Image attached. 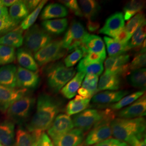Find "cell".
<instances>
[{"label":"cell","mask_w":146,"mask_h":146,"mask_svg":"<svg viewBox=\"0 0 146 146\" xmlns=\"http://www.w3.org/2000/svg\"><path fill=\"white\" fill-rule=\"evenodd\" d=\"M62 108V102L58 98L41 93L37 99L36 111L27 125L28 131L39 138L50 127Z\"/></svg>","instance_id":"1"},{"label":"cell","mask_w":146,"mask_h":146,"mask_svg":"<svg viewBox=\"0 0 146 146\" xmlns=\"http://www.w3.org/2000/svg\"><path fill=\"white\" fill-rule=\"evenodd\" d=\"M112 135L122 142L128 141L131 137L146 134V120L143 117L134 119H114L110 123Z\"/></svg>","instance_id":"2"},{"label":"cell","mask_w":146,"mask_h":146,"mask_svg":"<svg viewBox=\"0 0 146 146\" xmlns=\"http://www.w3.org/2000/svg\"><path fill=\"white\" fill-rule=\"evenodd\" d=\"M73 67L68 68L61 62L53 63L45 70L48 87L54 93H58L75 74Z\"/></svg>","instance_id":"3"},{"label":"cell","mask_w":146,"mask_h":146,"mask_svg":"<svg viewBox=\"0 0 146 146\" xmlns=\"http://www.w3.org/2000/svg\"><path fill=\"white\" fill-rule=\"evenodd\" d=\"M35 104V99L27 94L17 100L6 110V115L13 123L21 124L25 122L31 115Z\"/></svg>","instance_id":"4"},{"label":"cell","mask_w":146,"mask_h":146,"mask_svg":"<svg viewBox=\"0 0 146 146\" xmlns=\"http://www.w3.org/2000/svg\"><path fill=\"white\" fill-rule=\"evenodd\" d=\"M52 36L42 27L34 25L30 27L23 36L24 48L29 52L35 54L52 41Z\"/></svg>","instance_id":"5"},{"label":"cell","mask_w":146,"mask_h":146,"mask_svg":"<svg viewBox=\"0 0 146 146\" xmlns=\"http://www.w3.org/2000/svg\"><path fill=\"white\" fill-rule=\"evenodd\" d=\"M114 119L113 110L107 109L105 117L92 128L85 139L84 143L87 146H93L110 139L112 136L110 123Z\"/></svg>","instance_id":"6"},{"label":"cell","mask_w":146,"mask_h":146,"mask_svg":"<svg viewBox=\"0 0 146 146\" xmlns=\"http://www.w3.org/2000/svg\"><path fill=\"white\" fill-rule=\"evenodd\" d=\"M66 50L63 48L60 40L52 41L34 54V58L37 64L43 66L49 63L54 62L63 58Z\"/></svg>","instance_id":"7"},{"label":"cell","mask_w":146,"mask_h":146,"mask_svg":"<svg viewBox=\"0 0 146 146\" xmlns=\"http://www.w3.org/2000/svg\"><path fill=\"white\" fill-rule=\"evenodd\" d=\"M107 111V109L105 110L95 109L84 110L73 116V124L76 128L83 131H89L104 118Z\"/></svg>","instance_id":"8"},{"label":"cell","mask_w":146,"mask_h":146,"mask_svg":"<svg viewBox=\"0 0 146 146\" xmlns=\"http://www.w3.org/2000/svg\"><path fill=\"white\" fill-rule=\"evenodd\" d=\"M87 34V32L81 22L73 21L61 40L63 48L68 52L74 51L80 46L84 37Z\"/></svg>","instance_id":"9"},{"label":"cell","mask_w":146,"mask_h":146,"mask_svg":"<svg viewBox=\"0 0 146 146\" xmlns=\"http://www.w3.org/2000/svg\"><path fill=\"white\" fill-rule=\"evenodd\" d=\"M130 56L127 54H121L117 56H110L104 62L106 72L121 75H127L130 70Z\"/></svg>","instance_id":"10"},{"label":"cell","mask_w":146,"mask_h":146,"mask_svg":"<svg viewBox=\"0 0 146 146\" xmlns=\"http://www.w3.org/2000/svg\"><path fill=\"white\" fill-rule=\"evenodd\" d=\"M74 125L72 119L66 114H59L48 129V135L52 140L73 129Z\"/></svg>","instance_id":"11"},{"label":"cell","mask_w":146,"mask_h":146,"mask_svg":"<svg viewBox=\"0 0 146 146\" xmlns=\"http://www.w3.org/2000/svg\"><path fill=\"white\" fill-rule=\"evenodd\" d=\"M40 78L38 72H34L19 66L16 71V88L34 89L38 87Z\"/></svg>","instance_id":"12"},{"label":"cell","mask_w":146,"mask_h":146,"mask_svg":"<svg viewBox=\"0 0 146 146\" xmlns=\"http://www.w3.org/2000/svg\"><path fill=\"white\" fill-rule=\"evenodd\" d=\"M28 90L0 86V111L5 112L11 104L27 94Z\"/></svg>","instance_id":"13"},{"label":"cell","mask_w":146,"mask_h":146,"mask_svg":"<svg viewBox=\"0 0 146 146\" xmlns=\"http://www.w3.org/2000/svg\"><path fill=\"white\" fill-rule=\"evenodd\" d=\"M80 48L83 51L84 56L88 52H94L106 56L104 41L100 37L87 33L83 38Z\"/></svg>","instance_id":"14"},{"label":"cell","mask_w":146,"mask_h":146,"mask_svg":"<svg viewBox=\"0 0 146 146\" xmlns=\"http://www.w3.org/2000/svg\"><path fill=\"white\" fill-rule=\"evenodd\" d=\"M146 96L143 95L133 104L121 110L117 113L120 118L134 119L146 115Z\"/></svg>","instance_id":"15"},{"label":"cell","mask_w":146,"mask_h":146,"mask_svg":"<svg viewBox=\"0 0 146 146\" xmlns=\"http://www.w3.org/2000/svg\"><path fill=\"white\" fill-rule=\"evenodd\" d=\"M125 27V20L122 12H116L106 20L104 26L99 33L110 37H114L119 31Z\"/></svg>","instance_id":"16"},{"label":"cell","mask_w":146,"mask_h":146,"mask_svg":"<svg viewBox=\"0 0 146 146\" xmlns=\"http://www.w3.org/2000/svg\"><path fill=\"white\" fill-rule=\"evenodd\" d=\"M84 139V131L75 128L52 141L55 146H76L82 143Z\"/></svg>","instance_id":"17"},{"label":"cell","mask_w":146,"mask_h":146,"mask_svg":"<svg viewBox=\"0 0 146 146\" xmlns=\"http://www.w3.org/2000/svg\"><path fill=\"white\" fill-rule=\"evenodd\" d=\"M128 93L127 90L105 91L94 95L92 97V102L99 104L116 103Z\"/></svg>","instance_id":"18"},{"label":"cell","mask_w":146,"mask_h":146,"mask_svg":"<svg viewBox=\"0 0 146 146\" xmlns=\"http://www.w3.org/2000/svg\"><path fill=\"white\" fill-rule=\"evenodd\" d=\"M15 141L14 123L8 120L0 122V143L4 146H14Z\"/></svg>","instance_id":"19"},{"label":"cell","mask_w":146,"mask_h":146,"mask_svg":"<svg viewBox=\"0 0 146 146\" xmlns=\"http://www.w3.org/2000/svg\"><path fill=\"white\" fill-rule=\"evenodd\" d=\"M17 67L8 64L0 68V86L11 88H16Z\"/></svg>","instance_id":"20"},{"label":"cell","mask_w":146,"mask_h":146,"mask_svg":"<svg viewBox=\"0 0 146 146\" xmlns=\"http://www.w3.org/2000/svg\"><path fill=\"white\" fill-rule=\"evenodd\" d=\"M120 76L104 72L98 82V91H115L120 88Z\"/></svg>","instance_id":"21"},{"label":"cell","mask_w":146,"mask_h":146,"mask_svg":"<svg viewBox=\"0 0 146 146\" xmlns=\"http://www.w3.org/2000/svg\"><path fill=\"white\" fill-rule=\"evenodd\" d=\"M16 57L20 67L32 72H36L38 70L37 64L31 52L25 48H19L16 52Z\"/></svg>","instance_id":"22"},{"label":"cell","mask_w":146,"mask_h":146,"mask_svg":"<svg viewBox=\"0 0 146 146\" xmlns=\"http://www.w3.org/2000/svg\"><path fill=\"white\" fill-rule=\"evenodd\" d=\"M67 9L58 3H49L46 5L42 11L40 18L46 21L52 19L62 18L68 15Z\"/></svg>","instance_id":"23"},{"label":"cell","mask_w":146,"mask_h":146,"mask_svg":"<svg viewBox=\"0 0 146 146\" xmlns=\"http://www.w3.org/2000/svg\"><path fill=\"white\" fill-rule=\"evenodd\" d=\"M86 74L83 72H78L66 84L61 90V93L63 96L68 99H71L77 93L81 87Z\"/></svg>","instance_id":"24"},{"label":"cell","mask_w":146,"mask_h":146,"mask_svg":"<svg viewBox=\"0 0 146 146\" xmlns=\"http://www.w3.org/2000/svg\"><path fill=\"white\" fill-rule=\"evenodd\" d=\"M23 30L20 26L0 37V45L20 48L23 43Z\"/></svg>","instance_id":"25"},{"label":"cell","mask_w":146,"mask_h":146,"mask_svg":"<svg viewBox=\"0 0 146 146\" xmlns=\"http://www.w3.org/2000/svg\"><path fill=\"white\" fill-rule=\"evenodd\" d=\"M68 20L65 18L43 21L42 28L50 35H58L62 34L68 26Z\"/></svg>","instance_id":"26"},{"label":"cell","mask_w":146,"mask_h":146,"mask_svg":"<svg viewBox=\"0 0 146 146\" xmlns=\"http://www.w3.org/2000/svg\"><path fill=\"white\" fill-rule=\"evenodd\" d=\"M9 16L12 21L19 25L29 14L24 1H16L9 10Z\"/></svg>","instance_id":"27"},{"label":"cell","mask_w":146,"mask_h":146,"mask_svg":"<svg viewBox=\"0 0 146 146\" xmlns=\"http://www.w3.org/2000/svg\"><path fill=\"white\" fill-rule=\"evenodd\" d=\"M78 3L83 16L88 20H93L99 13L101 7L99 4L94 0H81Z\"/></svg>","instance_id":"28"},{"label":"cell","mask_w":146,"mask_h":146,"mask_svg":"<svg viewBox=\"0 0 146 146\" xmlns=\"http://www.w3.org/2000/svg\"><path fill=\"white\" fill-rule=\"evenodd\" d=\"M90 99H84L77 95L74 99L69 102L66 107L67 115H76L79 113L86 110L90 104Z\"/></svg>","instance_id":"29"},{"label":"cell","mask_w":146,"mask_h":146,"mask_svg":"<svg viewBox=\"0 0 146 146\" xmlns=\"http://www.w3.org/2000/svg\"><path fill=\"white\" fill-rule=\"evenodd\" d=\"M104 38L106 44L107 52L110 56L123 54L128 50L127 48V43H121L110 37L104 36Z\"/></svg>","instance_id":"30"},{"label":"cell","mask_w":146,"mask_h":146,"mask_svg":"<svg viewBox=\"0 0 146 146\" xmlns=\"http://www.w3.org/2000/svg\"><path fill=\"white\" fill-rule=\"evenodd\" d=\"M128 80L131 86L137 88H146V68L133 70L128 76Z\"/></svg>","instance_id":"31"},{"label":"cell","mask_w":146,"mask_h":146,"mask_svg":"<svg viewBox=\"0 0 146 146\" xmlns=\"http://www.w3.org/2000/svg\"><path fill=\"white\" fill-rule=\"evenodd\" d=\"M36 137L31 133L22 127H19L15 134V146H31Z\"/></svg>","instance_id":"32"},{"label":"cell","mask_w":146,"mask_h":146,"mask_svg":"<svg viewBox=\"0 0 146 146\" xmlns=\"http://www.w3.org/2000/svg\"><path fill=\"white\" fill-rule=\"evenodd\" d=\"M77 69L78 72H83L86 74H92L99 76L104 72L103 63H86L82 60L78 63Z\"/></svg>","instance_id":"33"},{"label":"cell","mask_w":146,"mask_h":146,"mask_svg":"<svg viewBox=\"0 0 146 146\" xmlns=\"http://www.w3.org/2000/svg\"><path fill=\"white\" fill-rule=\"evenodd\" d=\"M144 7V3L140 1L132 0L128 2L123 7L124 20L129 21L136 14L140 13Z\"/></svg>","instance_id":"34"},{"label":"cell","mask_w":146,"mask_h":146,"mask_svg":"<svg viewBox=\"0 0 146 146\" xmlns=\"http://www.w3.org/2000/svg\"><path fill=\"white\" fill-rule=\"evenodd\" d=\"M146 22L143 23L131 38V40L127 43L128 50L140 47L146 38Z\"/></svg>","instance_id":"35"},{"label":"cell","mask_w":146,"mask_h":146,"mask_svg":"<svg viewBox=\"0 0 146 146\" xmlns=\"http://www.w3.org/2000/svg\"><path fill=\"white\" fill-rule=\"evenodd\" d=\"M144 93L145 92L143 90H140L125 96L122 99L120 100L119 102L111 104L110 106V108L113 110H121L133 104L136 100L144 95Z\"/></svg>","instance_id":"36"},{"label":"cell","mask_w":146,"mask_h":146,"mask_svg":"<svg viewBox=\"0 0 146 146\" xmlns=\"http://www.w3.org/2000/svg\"><path fill=\"white\" fill-rule=\"evenodd\" d=\"M16 58L15 48L0 45V66L10 64Z\"/></svg>","instance_id":"37"},{"label":"cell","mask_w":146,"mask_h":146,"mask_svg":"<svg viewBox=\"0 0 146 146\" xmlns=\"http://www.w3.org/2000/svg\"><path fill=\"white\" fill-rule=\"evenodd\" d=\"M81 88L86 90L91 98L96 94L99 82V76L92 74H86Z\"/></svg>","instance_id":"38"},{"label":"cell","mask_w":146,"mask_h":146,"mask_svg":"<svg viewBox=\"0 0 146 146\" xmlns=\"http://www.w3.org/2000/svg\"><path fill=\"white\" fill-rule=\"evenodd\" d=\"M47 2V1H41L36 8L33 11H32L31 13L29 14L26 18L21 22L20 27L23 31L27 30L30 27L34 25L41 11H42L43 7Z\"/></svg>","instance_id":"39"},{"label":"cell","mask_w":146,"mask_h":146,"mask_svg":"<svg viewBox=\"0 0 146 146\" xmlns=\"http://www.w3.org/2000/svg\"><path fill=\"white\" fill-rule=\"evenodd\" d=\"M145 22H146L145 16L142 12H140L133 17L127 22L125 28L129 35L131 37L136 31Z\"/></svg>","instance_id":"40"},{"label":"cell","mask_w":146,"mask_h":146,"mask_svg":"<svg viewBox=\"0 0 146 146\" xmlns=\"http://www.w3.org/2000/svg\"><path fill=\"white\" fill-rule=\"evenodd\" d=\"M83 56H84L83 51L80 47L77 48L64 58V64L68 68H71L81 60Z\"/></svg>","instance_id":"41"},{"label":"cell","mask_w":146,"mask_h":146,"mask_svg":"<svg viewBox=\"0 0 146 146\" xmlns=\"http://www.w3.org/2000/svg\"><path fill=\"white\" fill-rule=\"evenodd\" d=\"M17 26L18 25L12 21L9 16L0 17V37L15 29Z\"/></svg>","instance_id":"42"},{"label":"cell","mask_w":146,"mask_h":146,"mask_svg":"<svg viewBox=\"0 0 146 146\" xmlns=\"http://www.w3.org/2000/svg\"><path fill=\"white\" fill-rule=\"evenodd\" d=\"M146 52H140L136 54L129 64L130 70L140 69L146 66Z\"/></svg>","instance_id":"43"},{"label":"cell","mask_w":146,"mask_h":146,"mask_svg":"<svg viewBox=\"0 0 146 146\" xmlns=\"http://www.w3.org/2000/svg\"><path fill=\"white\" fill-rule=\"evenodd\" d=\"M61 2L64 5L65 7H66L68 8L75 15L78 16L79 17L84 16L77 1L65 0V1H61Z\"/></svg>","instance_id":"44"},{"label":"cell","mask_w":146,"mask_h":146,"mask_svg":"<svg viewBox=\"0 0 146 146\" xmlns=\"http://www.w3.org/2000/svg\"><path fill=\"white\" fill-rule=\"evenodd\" d=\"M106 58V56H103L94 52H88L82 60L86 63H96L102 62Z\"/></svg>","instance_id":"45"},{"label":"cell","mask_w":146,"mask_h":146,"mask_svg":"<svg viewBox=\"0 0 146 146\" xmlns=\"http://www.w3.org/2000/svg\"><path fill=\"white\" fill-rule=\"evenodd\" d=\"M146 134L139 136H134L127 142L131 146H146Z\"/></svg>","instance_id":"46"},{"label":"cell","mask_w":146,"mask_h":146,"mask_svg":"<svg viewBox=\"0 0 146 146\" xmlns=\"http://www.w3.org/2000/svg\"><path fill=\"white\" fill-rule=\"evenodd\" d=\"M127 144L116 139L110 138L92 146H126Z\"/></svg>","instance_id":"47"},{"label":"cell","mask_w":146,"mask_h":146,"mask_svg":"<svg viewBox=\"0 0 146 146\" xmlns=\"http://www.w3.org/2000/svg\"><path fill=\"white\" fill-rule=\"evenodd\" d=\"M114 40L122 44H126L131 39V36L124 27L114 37Z\"/></svg>","instance_id":"48"},{"label":"cell","mask_w":146,"mask_h":146,"mask_svg":"<svg viewBox=\"0 0 146 146\" xmlns=\"http://www.w3.org/2000/svg\"><path fill=\"white\" fill-rule=\"evenodd\" d=\"M38 146H55L50 137L46 133L43 132L40 135L38 142Z\"/></svg>","instance_id":"49"},{"label":"cell","mask_w":146,"mask_h":146,"mask_svg":"<svg viewBox=\"0 0 146 146\" xmlns=\"http://www.w3.org/2000/svg\"><path fill=\"white\" fill-rule=\"evenodd\" d=\"M40 1L38 0H31V1H24L25 3L26 4L27 8L28 11L32 12L34 11L40 3Z\"/></svg>","instance_id":"50"},{"label":"cell","mask_w":146,"mask_h":146,"mask_svg":"<svg viewBox=\"0 0 146 146\" xmlns=\"http://www.w3.org/2000/svg\"><path fill=\"white\" fill-rule=\"evenodd\" d=\"M99 23L93 20H88L87 22V28L90 32H95L100 28Z\"/></svg>","instance_id":"51"},{"label":"cell","mask_w":146,"mask_h":146,"mask_svg":"<svg viewBox=\"0 0 146 146\" xmlns=\"http://www.w3.org/2000/svg\"><path fill=\"white\" fill-rule=\"evenodd\" d=\"M8 16L9 13L8 8L0 4V17H4Z\"/></svg>","instance_id":"52"},{"label":"cell","mask_w":146,"mask_h":146,"mask_svg":"<svg viewBox=\"0 0 146 146\" xmlns=\"http://www.w3.org/2000/svg\"><path fill=\"white\" fill-rule=\"evenodd\" d=\"M16 1L15 0H0V4L5 7H11Z\"/></svg>","instance_id":"53"},{"label":"cell","mask_w":146,"mask_h":146,"mask_svg":"<svg viewBox=\"0 0 146 146\" xmlns=\"http://www.w3.org/2000/svg\"><path fill=\"white\" fill-rule=\"evenodd\" d=\"M38 139H39V138H38ZM38 139L36 138V139H35V140L34 141V142H33V145H32V146H38V145H37V142H38Z\"/></svg>","instance_id":"54"},{"label":"cell","mask_w":146,"mask_h":146,"mask_svg":"<svg viewBox=\"0 0 146 146\" xmlns=\"http://www.w3.org/2000/svg\"><path fill=\"white\" fill-rule=\"evenodd\" d=\"M87 146L85 143H84V142H82V143H81V144H80V145H78V146Z\"/></svg>","instance_id":"55"},{"label":"cell","mask_w":146,"mask_h":146,"mask_svg":"<svg viewBox=\"0 0 146 146\" xmlns=\"http://www.w3.org/2000/svg\"><path fill=\"white\" fill-rule=\"evenodd\" d=\"M0 146H3V145H2V144H1V143H0Z\"/></svg>","instance_id":"56"},{"label":"cell","mask_w":146,"mask_h":146,"mask_svg":"<svg viewBox=\"0 0 146 146\" xmlns=\"http://www.w3.org/2000/svg\"><path fill=\"white\" fill-rule=\"evenodd\" d=\"M126 146H128V145H127Z\"/></svg>","instance_id":"57"}]
</instances>
